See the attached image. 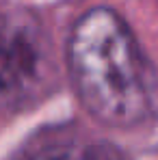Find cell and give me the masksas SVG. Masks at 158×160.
<instances>
[{"mask_svg": "<svg viewBox=\"0 0 158 160\" xmlns=\"http://www.w3.org/2000/svg\"><path fill=\"white\" fill-rule=\"evenodd\" d=\"M67 65L82 106L98 121L130 128L158 112V74L115 11L98 7L76 22Z\"/></svg>", "mask_w": 158, "mask_h": 160, "instance_id": "6da1fadb", "label": "cell"}, {"mask_svg": "<svg viewBox=\"0 0 158 160\" xmlns=\"http://www.w3.org/2000/svg\"><path fill=\"white\" fill-rule=\"evenodd\" d=\"M56 56L41 20L26 7L0 4V112L33 108L56 87Z\"/></svg>", "mask_w": 158, "mask_h": 160, "instance_id": "7a4b0ae2", "label": "cell"}, {"mask_svg": "<svg viewBox=\"0 0 158 160\" xmlns=\"http://www.w3.org/2000/svg\"><path fill=\"white\" fill-rule=\"evenodd\" d=\"M20 160H130L117 145L74 130L43 132L28 143Z\"/></svg>", "mask_w": 158, "mask_h": 160, "instance_id": "3957f363", "label": "cell"}]
</instances>
